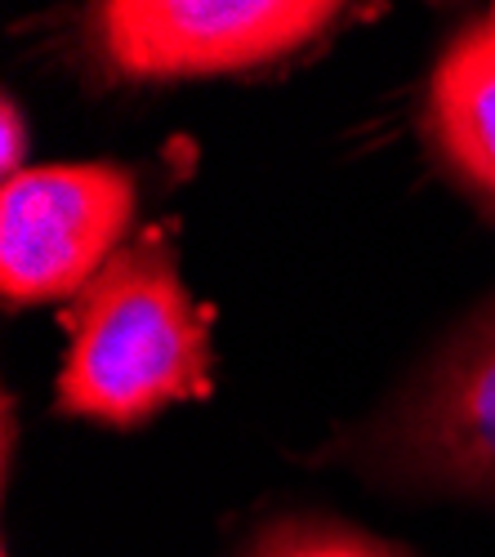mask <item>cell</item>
<instances>
[{"label":"cell","instance_id":"cell-7","mask_svg":"<svg viewBox=\"0 0 495 557\" xmlns=\"http://www.w3.org/2000/svg\"><path fill=\"white\" fill-rule=\"evenodd\" d=\"M268 557H388L371 544H357V540H304V544H290L282 553H268Z\"/></svg>","mask_w":495,"mask_h":557},{"label":"cell","instance_id":"cell-5","mask_svg":"<svg viewBox=\"0 0 495 557\" xmlns=\"http://www.w3.org/2000/svg\"><path fill=\"white\" fill-rule=\"evenodd\" d=\"M429 129L446 161L495 197V18L442 54L429 85Z\"/></svg>","mask_w":495,"mask_h":557},{"label":"cell","instance_id":"cell-6","mask_svg":"<svg viewBox=\"0 0 495 557\" xmlns=\"http://www.w3.org/2000/svg\"><path fill=\"white\" fill-rule=\"evenodd\" d=\"M23 138H27V121H23L18 108L5 99V108H0V170H5V178H14V174L27 170V165H23V157H27Z\"/></svg>","mask_w":495,"mask_h":557},{"label":"cell","instance_id":"cell-4","mask_svg":"<svg viewBox=\"0 0 495 557\" xmlns=\"http://www.w3.org/2000/svg\"><path fill=\"white\" fill-rule=\"evenodd\" d=\"M393 450L433 482L495 491V304L442 348L397 410Z\"/></svg>","mask_w":495,"mask_h":557},{"label":"cell","instance_id":"cell-2","mask_svg":"<svg viewBox=\"0 0 495 557\" xmlns=\"http://www.w3.org/2000/svg\"><path fill=\"white\" fill-rule=\"evenodd\" d=\"M139 183L125 165H27L0 193V290L5 304L81 295L125 246Z\"/></svg>","mask_w":495,"mask_h":557},{"label":"cell","instance_id":"cell-1","mask_svg":"<svg viewBox=\"0 0 495 557\" xmlns=\"http://www.w3.org/2000/svg\"><path fill=\"white\" fill-rule=\"evenodd\" d=\"M210 393V331L178 282L161 232L125 242L72 304V348L59 370V410L99 424L148 414Z\"/></svg>","mask_w":495,"mask_h":557},{"label":"cell","instance_id":"cell-3","mask_svg":"<svg viewBox=\"0 0 495 557\" xmlns=\"http://www.w3.org/2000/svg\"><path fill=\"white\" fill-rule=\"evenodd\" d=\"M339 5L312 0H108L95 10L103 59L121 76H210L308 45Z\"/></svg>","mask_w":495,"mask_h":557}]
</instances>
